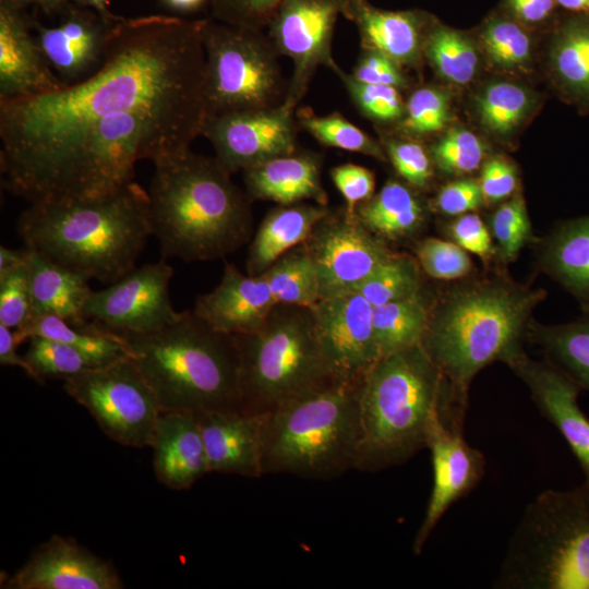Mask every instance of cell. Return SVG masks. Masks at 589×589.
I'll use <instances>...</instances> for the list:
<instances>
[{
    "label": "cell",
    "instance_id": "obj_1",
    "mask_svg": "<svg viewBox=\"0 0 589 589\" xmlns=\"http://www.w3.org/2000/svg\"><path fill=\"white\" fill-rule=\"evenodd\" d=\"M204 20L121 19L103 64L86 79L0 99L2 187L40 202L71 145L95 123L134 112L194 141L206 121Z\"/></svg>",
    "mask_w": 589,
    "mask_h": 589
},
{
    "label": "cell",
    "instance_id": "obj_2",
    "mask_svg": "<svg viewBox=\"0 0 589 589\" xmlns=\"http://www.w3.org/2000/svg\"><path fill=\"white\" fill-rule=\"evenodd\" d=\"M546 291L494 272L461 281L432 300L421 346L447 390L445 422L464 430L469 389L480 371L524 348Z\"/></svg>",
    "mask_w": 589,
    "mask_h": 589
},
{
    "label": "cell",
    "instance_id": "obj_3",
    "mask_svg": "<svg viewBox=\"0 0 589 589\" xmlns=\"http://www.w3.org/2000/svg\"><path fill=\"white\" fill-rule=\"evenodd\" d=\"M17 231L24 247L110 285L135 267L153 235L148 194L133 180L97 196L32 203Z\"/></svg>",
    "mask_w": 589,
    "mask_h": 589
},
{
    "label": "cell",
    "instance_id": "obj_4",
    "mask_svg": "<svg viewBox=\"0 0 589 589\" xmlns=\"http://www.w3.org/2000/svg\"><path fill=\"white\" fill-rule=\"evenodd\" d=\"M154 166L149 216L164 257L225 259L250 240L251 199L216 157L189 151Z\"/></svg>",
    "mask_w": 589,
    "mask_h": 589
},
{
    "label": "cell",
    "instance_id": "obj_5",
    "mask_svg": "<svg viewBox=\"0 0 589 589\" xmlns=\"http://www.w3.org/2000/svg\"><path fill=\"white\" fill-rule=\"evenodd\" d=\"M161 411L241 412V361L235 335L193 311L155 332L118 333Z\"/></svg>",
    "mask_w": 589,
    "mask_h": 589
},
{
    "label": "cell",
    "instance_id": "obj_6",
    "mask_svg": "<svg viewBox=\"0 0 589 589\" xmlns=\"http://www.w3.org/2000/svg\"><path fill=\"white\" fill-rule=\"evenodd\" d=\"M445 405L444 378L421 344L382 357L360 388L357 471L408 461L426 447L431 422Z\"/></svg>",
    "mask_w": 589,
    "mask_h": 589
},
{
    "label": "cell",
    "instance_id": "obj_7",
    "mask_svg": "<svg viewBox=\"0 0 589 589\" xmlns=\"http://www.w3.org/2000/svg\"><path fill=\"white\" fill-rule=\"evenodd\" d=\"M361 383H333L264 413L262 469L329 480L357 470Z\"/></svg>",
    "mask_w": 589,
    "mask_h": 589
},
{
    "label": "cell",
    "instance_id": "obj_8",
    "mask_svg": "<svg viewBox=\"0 0 589 589\" xmlns=\"http://www.w3.org/2000/svg\"><path fill=\"white\" fill-rule=\"evenodd\" d=\"M496 589H589V482L545 490L514 529Z\"/></svg>",
    "mask_w": 589,
    "mask_h": 589
},
{
    "label": "cell",
    "instance_id": "obj_9",
    "mask_svg": "<svg viewBox=\"0 0 589 589\" xmlns=\"http://www.w3.org/2000/svg\"><path fill=\"white\" fill-rule=\"evenodd\" d=\"M235 336L243 413H267L336 383L312 308L277 303L259 329Z\"/></svg>",
    "mask_w": 589,
    "mask_h": 589
},
{
    "label": "cell",
    "instance_id": "obj_10",
    "mask_svg": "<svg viewBox=\"0 0 589 589\" xmlns=\"http://www.w3.org/2000/svg\"><path fill=\"white\" fill-rule=\"evenodd\" d=\"M202 41L207 117L284 105L289 79L267 33L204 20Z\"/></svg>",
    "mask_w": 589,
    "mask_h": 589
},
{
    "label": "cell",
    "instance_id": "obj_11",
    "mask_svg": "<svg viewBox=\"0 0 589 589\" xmlns=\"http://www.w3.org/2000/svg\"><path fill=\"white\" fill-rule=\"evenodd\" d=\"M65 392L124 446H149L161 412L157 397L128 357L64 380Z\"/></svg>",
    "mask_w": 589,
    "mask_h": 589
},
{
    "label": "cell",
    "instance_id": "obj_12",
    "mask_svg": "<svg viewBox=\"0 0 589 589\" xmlns=\"http://www.w3.org/2000/svg\"><path fill=\"white\" fill-rule=\"evenodd\" d=\"M341 14L340 0H284L274 11L265 29L279 56L292 63L286 107L296 111L316 70H333L334 28Z\"/></svg>",
    "mask_w": 589,
    "mask_h": 589
},
{
    "label": "cell",
    "instance_id": "obj_13",
    "mask_svg": "<svg viewBox=\"0 0 589 589\" xmlns=\"http://www.w3.org/2000/svg\"><path fill=\"white\" fill-rule=\"evenodd\" d=\"M304 244L316 265L321 299L357 290L395 253L346 207L330 211Z\"/></svg>",
    "mask_w": 589,
    "mask_h": 589
},
{
    "label": "cell",
    "instance_id": "obj_14",
    "mask_svg": "<svg viewBox=\"0 0 589 589\" xmlns=\"http://www.w3.org/2000/svg\"><path fill=\"white\" fill-rule=\"evenodd\" d=\"M173 269L165 261L133 268L107 288L92 291L85 317L116 333L158 330L181 316L172 306L169 283Z\"/></svg>",
    "mask_w": 589,
    "mask_h": 589
},
{
    "label": "cell",
    "instance_id": "obj_15",
    "mask_svg": "<svg viewBox=\"0 0 589 589\" xmlns=\"http://www.w3.org/2000/svg\"><path fill=\"white\" fill-rule=\"evenodd\" d=\"M296 111L285 105L209 116L202 135L215 157L230 172L243 171L298 151Z\"/></svg>",
    "mask_w": 589,
    "mask_h": 589
},
{
    "label": "cell",
    "instance_id": "obj_16",
    "mask_svg": "<svg viewBox=\"0 0 589 589\" xmlns=\"http://www.w3.org/2000/svg\"><path fill=\"white\" fill-rule=\"evenodd\" d=\"M312 308L322 349L337 383H361L382 358L373 306L357 291L322 298Z\"/></svg>",
    "mask_w": 589,
    "mask_h": 589
},
{
    "label": "cell",
    "instance_id": "obj_17",
    "mask_svg": "<svg viewBox=\"0 0 589 589\" xmlns=\"http://www.w3.org/2000/svg\"><path fill=\"white\" fill-rule=\"evenodd\" d=\"M426 447L431 452L433 485L412 544L417 555L447 509L480 483L486 466L483 454L466 442L462 431L445 424L440 412L431 422Z\"/></svg>",
    "mask_w": 589,
    "mask_h": 589
},
{
    "label": "cell",
    "instance_id": "obj_18",
    "mask_svg": "<svg viewBox=\"0 0 589 589\" xmlns=\"http://www.w3.org/2000/svg\"><path fill=\"white\" fill-rule=\"evenodd\" d=\"M503 363L526 384L540 413L564 437L589 482V419L578 405L581 388L545 359H531L524 348Z\"/></svg>",
    "mask_w": 589,
    "mask_h": 589
},
{
    "label": "cell",
    "instance_id": "obj_19",
    "mask_svg": "<svg viewBox=\"0 0 589 589\" xmlns=\"http://www.w3.org/2000/svg\"><path fill=\"white\" fill-rule=\"evenodd\" d=\"M56 26L33 22L37 40L56 74L65 84L80 82L104 62L116 24L92 9L69 7Z\"/></svg>",
    "mask_w": 589,
    "mask_h": 589
},
{
    "label": "cell",
    "instance_id": "obj_20",
    "mask_svg": "<svg viewBox=\"0 0 589 589\" xmlns=\"http://www.w3.org/2000/svg\"><path fill=\"white\" fill-rule=\"evenodd\" d=\"M9 589H120L116 568L75 540L53 534L4 582Z\"/></svg>",
    "mask_w": 589,
    "mask_h": 589
},
{
    "label": "cell",
    "instance_id": "obj_21",
    "mask_svg": "<svg viewBox=\"0 0 589 589\" xmlns=\"http://www.w3.org/2000/svg\"><path fill=\"white\" fill-rule=\"evenodd\" d=\"M340 11L357 27L362 49L380 52L401 69L421 67L433 15L420 10H383L369 0H340Z\"/></svg>",
    "mask_w": 589,
    "mask_h": 589
},
{
    "label": "cell",
    "instance_id": "obj_22",
    "mask_svg": "<svg viewBox=\"0 0 589 589\" xmlns=\"http://www.w3.org/2000/svg\"><path fill=\"white\" fill-rule=\"evenodd\" d=\"M31 22L0 3V99L33 96L65 85L49 64Z\"/></svg>",
    "mask_w": 589,
    "mask_h": 589
},
{
    "label": "cell",
    "instance_id": "obj_23",
    "mask_svg": "<svg viewBox=\"0 0 589 589\" xmlns=\"http://www.w3.org/2000/svg\"><path fill=\"white\" fill-rule=\"evenodd\" d=\"M276 304L263 275L243 274L226 262L219 284L196 299L193 313L217 332L243 335L259 329Z\"/></svg>",
    "mask_w": 589,
    "mask_h": 589
},
{
    "label": "cell",
    "instance_id": "obj_24",
    "mask_svg": "<svg viewBox=\"0 0 589 589\" xmlns=\"http://www.w3.org/2000/svg\"><path fill=\"white\" fill-rule=\"evenodd\" d=\"M208 472L263 477L264 413L213 411L196 414Z\"/></svg>",
    "mask_w": 589,
    "mask_h": 589
},
{
    "label": "cell",
    "instance_id": "obj_25",
    "mask_svg": "<svg viewBox=\"0 0 589 589\" xmlns=\"http://www.w3.org/2000/svg\"><path fill=\"white\" fill-rule=\"evenodd\" d=\"M159 482L185 490L208 473L197 416L189 411H161L149 445Z\"/></svg>",
    "mask_w": 589,
    "mask_h": 589
},
{
    "label": "cell",
    "instance_id": "obj_26",
    "mask_svg": "<svg viewBox=\"0 0 589 589\" xmlns=\"http://www.w3.org/2000/svg\"><path fill=\"white\" fill-rule=\"evenodd\" d=\"M321 157L299 152L272 158L243 170L245 192L251 200L289 205L303 201L328 206L321 179Z\"/></svg>",
    "mask_w": 589,
    "mask_h": 589
},
{
    "label": "cell",
    "instance_id": "obj_27",
    "mask_svg": "<svg viewBox=\"0 0 589 589\" xmlns=\"http://www.w3.org/2000/svg\"><path fill=\"white\" fill-rule=\"evenodd\" d=\"M533 243L538 268L589 312V215L560 221Z\"/></svg>",
    "mask_w": 589,
    "mask_h": 589
},
{
    "label": "cell",
    "instance_id": "obj_28",
    "mask_svg": "<svg viewBox=\"0 0 589 589\" xmlns=\"http://www.w3.org/2000/svg\"><path fill=\"white\" fill-rule=\"evenodd\" d=\"M548 72L558 95L582 113L589 112V15L573 14L554 24Z\"/></svg>",
    "mask_w": 589,
    "mask_h": 589
},
{
    "label": "cell",
    "instance_id": "obj_29",
    "mask_svg": "<svg viewBox=\"0 0 589 589\" xmlns=\"http://www.w3.org/2000/svg\"><path fill=\"white\" fill-rule=\"evenodd\" d=\"M28 269L31 318L56 315L73 325L89 321L84 314L85 303L93 291L88 278L32 249H28Z\"/></svg>",
    "mask_w": 589,
    "mask_h": 589
},
{
    "label": "cell",
    "instance_id": "obj_30",
    "mask_svg": "<svg viewBox=\"0 0 589 589\" xmlns=\"http://www.w3.org/2000/svg\"><path fill=\"white\" fill-rule=\"evenodd\" d=\"M330 209L317 203L279 205L262 220L249 248L247 273L264 274L281 255L304 243Z\"/></svg>",
    "mask_w": 589,
    "mask_h": 589
},
{
    "label": "cell",
    "instance_id": "obj_31",
    "mask_svg": "<svg viewBox=\"0 0 589 589\" xmlns=\"http://www.w3.org/2000/svg\"><path fill=\"white\" fill-rule=\"evenodd\" d=\"M417 191L406 182L388 180L357 206L356 216L385 241L409 238L422 229L428 218V206Z\"/></svg>",
    "mask_w": 589,
    "mask_h": 589
},
{
    "label": "cell",
    "instance_id": "obj_32",
    "mask_svg": "<svg viewBox=\"0 0 589 589\" xmlns=\"http://www.w3.org/2000/svg\"><path fill=\"white\" fill-rule=\"evenodd\" d=\"M527 340L538 345L544 359L589 392V312L572 322L543 325L531 322Z\"/></svg>",
    "mask_w": 589,
    "mask_h": 589
},
{
    "label": "cell",
    "instance_id": "obj_33",
    "mask_svg": "<svg viewBox=\"0 0 589 589\" xmlns=\"http://www.w3.org/2000/svg\"><path fill=\"white\" fill-rule=\"evenodd\" d=\"M19 330L27 339L41 336L67 344L87 357L96 368L130 358L122 337L93 321L73 325L56 315H41L32 317Z\"/></svg>",
    "mask_w": 589,
    "mask_h": 589
},
{
    "label": "cell",
    "instance_id": "obj_34",
    "mask_svg": "<svg viewBox=\"0 0 589 589\" xmlns=\"http://www.w3.org/2000/svg\"><path fill=\"white\" fill-rule=\"evenodd\" d=\"M432 300L424 292L373 306V326L381 356L418 344L428 326Z\"/></svg>",
    "mask_w": 589,
    "mask_h": 589
},
{
    "label": "cell",
    "instance_id": "obj_35",
    "mask_svg": "<svg viewBox=\"0 0 589 589\" xmlns=\"http://www.w3.org/2000/svg\"><path fill=\"white\" fill-rule=\"evenodd\" d=\"M423 57L436 74L455 85L470 84L477 76L480 55L474 41L465 33L434 19L425 36Z\"/></svg>",
    "mask_w": 589,
    "mask_h": 589
},
{
    "label": "cell",
    "instance_id": "obj_36",
    "mask_svg": "<svg viewBox=\"0 0 589 589\" xmlns=\"http://www.w3.org/2000/svg\"><path fill=\"white\" fill-rule=\"evenodd\" d=\"M537 103L533 91L509 81L486 84L474 100L481 124L500 139H506L519 129Z\"/></svg>",
    "mask_w": 589,
    "mask_h": 589
},
{
    "label": "cell",
    "instance_id": "obj_37",
    "mask_svg": "<svg viewBox=\"0 0 589 589\" xmlns=\"http://www.w3.org/2000/svg\"><path fill=\"white\" fill-rule=\"evenodd\" d=\"M262 275L276 303L311 308L321 299L316 265L304 243L281 255Z\"/></svg>",
    "mask_w": 589,
    "mask_h": 589
},
{
    "label": "cell",
    "instance_id": "obj_38",
    "mask_svg": "<svg viewBox=\"0 0 589 589\" xmlns=\"http://www.w3.org/2000/svg\"><path fill=\"white\" fill-rule=\"evenodd\" d=\"M529 28L505 11L491 14L480 29V46L489 61L506 73H526L532 63Z\"/></svg>",
    "mask_w": 589,
    "mask_h": 589
},
{
    "label": "cell",
    "instance_id": "obj_39",
    "mask_svg": "<svg viewBox=\"0 0 589 589\" xmlns=\"http://www.w3.org/2000/svg\"><path fill=\"white\" fill-rule=\"evenodd\" d=\"M299 127L328 147L360 153L378 161H387L382 144L351 123L339 112L318 116L309 107L296 112Z\"/></svg>",
    "mask_w": 589,
    "mask_h": 589
},
{
    "label": "cell",
    "instance_id": "obj_40",
    "mask_svg": "<svg viewBox=\"0 0 589 589\" xmlns=\"http://www.w3.org/2000/svg\"><path fill=\"white\" fill-rule=\"evenodd\" d=\"M357 291L372 306L411 298L423 292L421 267L416 259L394 253L358 287Z\"/></svg>",
    "mask_w": 589,
    "mask_h": 589
},
{
    "label": "cell",
    "instance_id": "obj_41",
    "mask_svg": "<svg viewBox=\"0 0 589 589\" xmlns=\"http://www.w3.org/2000/svg\"><path fill=\"white\" fill-rule=\"evenodd\" d=\"M489 230L495 256L503 264L516 261L526 244L534 241L524 196L515 193L491 215Z\"/></svg>",
    "mask_w": 589,
    "mask_h": 589
},
{
    "label": "cell",
    "instance_id": "obj_42",
    "mask_svg": "<svg viewBox=\"0 0 589 589\" xmlns=\"http://www.w3.org/2000/svg\"><path fill=\"white\" fill-rule=\"evenodd\" d=\"M449 120V94L441 87L425 85L411 93L405 115L396 125L404 135L418 140L443 131Z\"/></svg>",
    "mask_w": 589,
    "mask_h": 589
},
{
    "label": "cell",
    "instance_id": "obj_43",
    "mask_svg": "<svg viewBox=\"0 0 589 589\" xmlns=\"http://www.w3.org/2000/svg\"><path fill=\"white\" fill-rule=\"evenodd\" d=\"M24 356L33 371V380L44 383L46 378L67 380L83 371L96 368L87 357L73 347L41 336L28 338Z\"/></svg>",
    "mask_w": 589,
    "mask_h": 589
},
{
    "label": "cell",
    "instance_id": "obj_44",
    "mask_svg": "<svg viewBox=\"0 0 589 589\" xmlns=\"http://www.w3.org/2000/svg\"><path fill=\"white\" fill-rule=\"evenodd\" d=\"M332 71L339 77L352 103L364 117L381 124H397L402 119L406 103L398 88L358 81L338 64Z\"/></svg>",
    "mask_w": 589,
    "mask_h": 589
},
{
    "label": "cell",
    "instance_id": "obj_45",
    "mask_svg": "<svg viewBox=\"0 0 589 589\" xmlns=\"http://www.w3.org/2000/svg\"><path fill=\"white\" fill-rule=\"evenodd\" d=\"M430 154L442 172L462 176L473 172L483 164L485 147L473 132L454 127L432 146Z\"/></svg>",
    "mask_w": 589,
    "mask_h": 589
},
{
    "label": "cell",
    "instance_id": "obj_46",
    "mask_svg": "<svg viewBox=\"0 0 589 589\" xmlns=\"http://www.w3.org/2000/svg\"><path fill=\"white\" fill-rule=\"evenodd\" d=\"M414 252L421 269L435 279H464L473 271L468 252L453 241L425 238L417 244Z\"/></svg>",
    "mask_w": 589,
    "mask_h": 589
},
{
    "label": "cell",
    "instance_id": "obj_47",
    "mask_svg": "<svg viewBox=\"0 0 589 589\" xmlns=\"http://www.w3.org/2000/svg\"><path fill=\"white\" fill-rule=\"evenodd\" d=\"M396 172L416 190L426 189L433 178V160L425 147L417 140L386 137L380 142Z\"/></svg>",
    "mask_w": 589,
    "mask_h": 589
},
{
    "label": "cell",
    "instance_id": "obj_48",
    "mask_svg": "<svg viewBox=\"0 0 589 589\" xmlns=\"http://www.w3.org/2000/svg\"><path fill=\"white\" fill-rule=\"evenodd\" d=\"M31 318L28 257L25 263L0 275V324L12 329Z\"/></svg>",
    "mask_w": 589,
    "mask_h": 589
},
{
    "label": "cell",
    "instance_id": "obj_49",
    "mask_svg": "<svg viewBox=\"0 0 589 589\" xmlns=\"http://www.w3.org/2000/svg\"><path fill=\"white\" fill-rule=\"evenodd\" d=\"M284 0H209L213 17L233 26L264 31Z\"/></svg>",
    "mask_w": 589,
    "mask_h": 589
},
{
    "label": "cell",
    "instance_id": "obj_50",
    "mask_svg": "<svg viewBox=\"0 0 589 589\" xmlns=\"http://www.w3.org/2000/svg\"><path fill=\"white\" fill-rule=\"evenodd\" d=\"M446 236L468 253L488 262L495 256V248L489 227L474 212L466 213L446 225Z\"/></svg>",
    "mask_w": 589,
    "mask_h": 589
},
{
    "label": "cell",
    "instance_id": "obj_51",
    "mask_svg": "<svg viewBox=\"0 0 589 589\" xmlns=\"http://www.w3.org/2000/svg\"><path fill=\"white\" fill-rule=\"evenodd\" d=\"M332 180L346 201V209L354 214L359 204L368 201L375 189L371 170L356 164H342L330 170Z\"/></svg>",
    "mask_w": 589,
    "mask_h": 589
},
{
    "label": "cell",
    "instance_id": "obj_52",
    "mask_svg": "<svg viewBox=\"0 0 589 589\" xmlns=\"http://www.w3.org/2000/svg\"><path fill=\"white\" fill-rule=\"evenodd\" d=\"M484 204L479 181L459 179L443 185L433 201L436 212L445 216H459L474 212Z\"/></svg>",
    "mask_w": 589,
    "mask_h": 589
},
{
    "label": "cell",
    "instance_id": "obj_53",
    "mask_svg": "<svg viewBox=\"0 0 589 589\" xmlns=\"http://www.w3.org/2000/svg\"><path fill=\"white\" fill-rule=\"evenodd\" d=\"M517 183V170L505 157L493 156L483 163L479 184L484 204L509 199L515 194Z\"/></svg>",
    "mask_w": 589,
    "mask_h": 589
},
{
    "label": "cell",
    "instance_id": "obj_54",
    "mask_svg": "<svg viewBox=\"0 0 589 589\" xmlns=\"http://www.w3.org/2000/svg\"><path fill=\"white\" fill-rule=\"evenodd\" d=\"M358 81L371 84H383L404 89L408 80L402 69L384 55L362 49L351 73Z\"/></svg>",
    "mask_w": 589,
    "mask_h": 589
},
{
    "label": "cell",
    "instance_id": "obj_55",
    "mask_svg": "<svg viewBox=\"0 0 589 589\" xmlns=\"http://www.w3.org/2000/svg\"><path fill=\"white\" fill-rule=\"evenodd\" d=\"M504 11L528 28L552 22L556 11L555 0H504Z\"/></svg>",
    "mask_w": 589,
    "mask_h": 589
},
{
    "label": "cell",
    "instance_id": "obj_56",
    "mask_svg": "<svg viewBox=\"0 0 589 589\" xmlns=\"http://www.w3.org/2000/svg\"><path fill=\"white\" fill-rule=\"evenodd\" d=\"M27 338L19 330L0 324V363L1 365L19 366L29 377L33 371L24 357L17 353V347Z\"/></svg>",
    "mask_w": 589,
    "mask_h": 589
},
{
    "label": "cell",
    "instance_id": "obj_57",
    "mask_svg": "<svg viewBox=\"0 0 589 589\" xmlns=\"http://www.w3.org/2000/svg\"><path fill=\"white\" fill-rule=\"evenodd\" d=\"M28 249H9L0 247V275L22 265L27 261Z\"/></svg>",
    "mask_w": 589,
    "mask_h": 589
},
{
    "label": "cell",
    "instance_id": "obj_58",
    "mask_svg": "<svg viewBox=\"0 0 589 589\" xmlns=\"http://www.w3.org/2000/svg\"><path fill=\"white\" fill-rule=\"evenodd\" d=\"M0 3L22 10L27 5H37L47 13L61 12L68 8V0H0Z\"/></svg>",
    "mask_w": 589,
    "mask_h": 589
},
{
    "label": "cell",
    "instance_id": "obj_59",
    "mask_svg": "<svg viewBox=\"0 0 589 589\" xmlns=\"http://www.w3.org/2000/svg\"><path fill=\"white\" fill-rule=\"evenodd\" d=\"M69 2L72 1L76 5L82 8L92 9L101 16L109 19V20H117L118 16L113 15L109 11V5L111 0H68Z\"/></svg>",
    "mask_w": 589,
    "mask_h": 589
},
{
    "label": "cell",
    "instance_id": "obj_60",
    "mask_svg": "<svg viewBox=\"0 0 589 589\" xmlns=\"http://www.w3.org/2000/svg\"><path fill=\"white\" fill-rule=\"evenodd\" d=\"M166 5L176 11L190 12L200 9L209 0H161Z\"/></svg>",
    "mask_w": 589,
    "mask_h": 589
},
{
    "label": "cell",
    "instance_id": "obj_61",
    "mask_svg": "<svg viewBox=\"0 0 589 589\" xmlns=\"http://www.w3.org/2000/svg\"><path fill=\"white\" fill-rule=\"evenodd\" d=\"M557 7L573 14L589 15V0H555Z\"/></svg>",
    "mask_w": 589,
    "mask_h": 589
}]
</instances>
